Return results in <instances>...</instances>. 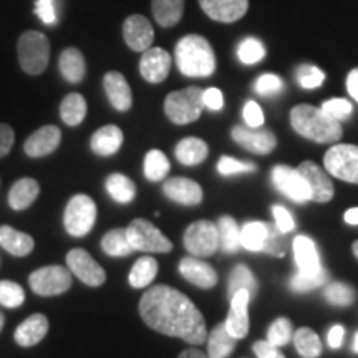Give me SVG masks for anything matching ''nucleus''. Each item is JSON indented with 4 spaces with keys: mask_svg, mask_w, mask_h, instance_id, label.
Segmentation results:
<instances>
[{
    "mask_svg": "<svg viewBox=\"0 0 358 358\" xmlns=\"http://www.w3.org/2000/svg\"><path fill=\"white\" fill-rule=\"evenodd\" d=\"M199 6L209 19L221 24H232L245 15L249 0H199Z\"/></svg>",
    "mask_w": 358,
    "mask_h": 358,
    "instance_id": "17",
    "label": "nucleus"
},
{
    "mask_svg": "<svg viewBox=\"0 0 358 358\" xmlns=\"http://www.w3.org/2000/svg\"><path fill=\"white\" fill-rule=\"evenodd\" d=\"M294 345L297 348L299 355L303 358H319L322 355V342L319 335L308 327H302L294 332Z\"/></svg>",
    "mask_w": 358,
    "mask_h": 358,
    "instance_id": "38",
    "label": "nucleus"
},
{
    "mask_svg": "<svg viewBox=\"0 0 358 358\" xmlns=\"http://www.w3.org/2000/svg\"><path fill=\"white\" fill-rule=\"evenodd\" d=\"M299 85L306 90L319 88L325 82V73L315 65H301L295 71Z\"/></svg>",
    "mask_w": 358,
    "mask_h": 358,
    "instance_id": "46",
    "label": "nucleus"
},
{
    "mask_svg": "<svg viewBox=\"0 0 358 358\" xmlns=\"http://www.w3.org/2000/svg\"><path fill=\"white\" fill-rule=\"evenodd\" d=\"M155 20L159 27H174L185 13V0H153L151 2Z\"/></svg>",
    "mask_w": 358,
    "mask_h": 358,
    "instance_id": "31",
    "label": "nucleus"
},
{
    "mask_svg": "<svg viewBox=\"0 0 358 358\" xmlns=\"http://www.w3.org/2000/svg\"><path fill=\"white\" fill-rule=\"evenodd\" d=\"M250 299H252V295L248 290H239L231 297V310L224 324H226L227 332L236 340L245 338V335L249 332L248 307Z\"/></svg>",
    "mask_w": 358,
    "mask_h": 358,
    "instance_id": "18",
    "label": "nucleus"
},
{
    "mask_svg": "<svg viewBox=\"0 0 358 358\" xmlns=\"http://www.w3.org/2000/svg\"><path fill=\"white\" fill-rule=\"evenodd\" d=\"M320 108L324 110L327 115L332 116L334 120H337V122H340V123L350 118L352 111H353L352 103L345 100V98H332V100H327L322 103Z\"/></svg>",
    "mask_w": 358,
    "mask_h": 358,
    "instance_id": "48",
    "label": "nucleus"
},
{
    "mask_svg": "<svg viewBox=\"0 0 358 358\" xmlns=\"http://www.w3.org/2000/svg\"><path fill=\"white\" fill-rule=\"evenodd\" d=\"M290 124L294 131L307 140L329 145L342 138V124L322 108L312 105H297L290 110Z\"/></svg>",
    "mask_w": 358,
    "mask_h": 358,
    "instance_id": "2",
    "label": "nucleus"
},
{
    "mask_svg": "<svg viewBox=\"0 0 358 358\" xmlns=\"http://www.w3.org/2000/svg\"><path fill=\"white\" fill-rule=\"evenodd\" d=\"M179 272L187 282L199 289H213L217 284V272L211 264L201 261V257H185L179 262Z\"/></svg>",
    "mask_w": 358,
    "mask_h": 358,
    "instance_id": "20",
    "label": "nucleus"
},
{
    "mask_svg": "<svg viewBox=\"0 0 358 358\" xmlns=\"http://www.w3.org/2000/svg\"><path fill=\"white\" fill-rule=\"evenodd\" d=\"M48 332V319L43 313H34L29 319H25L15 329L13 338L17 345L20 347H34L42 342Z\"/></svg>",
    "mask_w": 358,
    "mask_h": 358,
    "instance_id": "24",
    "label": "nucleus"
},
{
    "mask_svg": "<svg viewBox=\"0 0 358 358\" xmlns=\"http://www.w3.org/2000/svg\"><path fill=\"white\" fill-rule=\"evenodd\" d=\"M129 244L141 252L166 254L173 250V243L161 232L153 222L146 219H134L127 227Z\"/></svg>",
    "mask_w": 358,
    "mask_h": 358,
    "instance_id": "6",
    "label": "nucleus"
},
{
    "mask_svg": "<svg viewBox=\"0 0 358 358\" xmlns=\"http://www.w3.org/2000/svg\"><path fill=\"white\" fill-rule=\"evenodd\" d=\"M204 90L187 87L171 92L164 100V113L174 124H189L199 120L204 110Z\"/></svg>",
    "mask_w": 358,
    "mask_h": 358,
    "instance_id": "4",
    "label": "nucleus"
},
{
    "mask_svg": "<svg viewBox=\"0 0 358 358\" xmlns=\"http://www.w3.org/2000/svg\"><path fill=\"white\" fill-rule=\"evenodd\" d=\"M105 187L111 196V199L120 204L131 203L134 196H136V186H134V182L122 173L110 174L105 181Z\"/></svg>",
    "mask_w": 358,
    "mask_h": 358,
    "instance_id": "32",
    "label": "nucleus"
},
{
    "mask_svg": "<svg viewBox=\"0 0 358 358\" xmlns=\"http://www.w3.org/2000/svg\"><path fill=\"white\" fill-rule=\"evenodd\" d=\"M299 171L306 179L308 191H310V201L315 203H329L334 198L335 187L332 179L329 178L324 169L319 164H315L313 161H303L299 164Z\"/></svg>",
    "mask_w": 358,
    "mask_h": 358,
    "instance_id": "14",
    "label": "nucleus"
},
{
    "mask_svg": "<svg viewBox=\"0 0 358 358\" xmlns=\"http://www.w3.org/2000/svg\"><path fill=\"white\" fill-rule=\"evenodd\" d=\"M17 53L22 70L29 75H40L47 70L50 60V42L47 35L37 30H27L20 35Z\"/></svg>",
    "mask_w": 358,
    "mask_h": 358,
    "instance_id": "5",
    "label": "nucleus"
},
{
    "mask_svg": "<svg viewBox=\"0 0 358 358\" xmlns=\"http://www.w3.org/2000/svg\"><path fill=\"white\" fill-rule=\"evenodd\" d=\"M289 243L290 241L287 239V236H285V232L279 231L277 226L268 224V234L266 243H264L262 252L271 254V256L274 257H284L289 249Z\"/></svg>",
    "mask_w": 358,
    "mask_h": 358,
    "instance_id": "43",
    "label": "nucleus"
},
{
    "mask_svg": "<svg viewBox=\"0 0 358 358\" xmlns=\"http://www.w3.org/2000/svg\"><path fill=\"white\" fill-rule=\"evenodd\" d=\"M229 295L232 297L236 292L239 290H248L250 295H254L257 292V282L256 277H254L252 272L248 266L244 264H237V266L232 268L231 275H229Z\"/></svg>",
    "mask_w": 358,
    "mask_h": 358,
    "instance_id": "40",
    "label": "nucleus"
},
{
    "mask_svg": "<svg viewBox=\"0 0 358 358\" xmlns=\"http://www.w3.org/2000/svg\"><path fill=\"white\" fill-rule=\"evenodd\" d=\"M243 116H244L245 124L250 128H261L264 124V113H262L261 106H259L256 101L250 100L245 103L244 110H243Z\"/></svg>",
    "mask_w": 358,
    "mask_h": 358,
    "instance_id": "52",
    "label": "nucleus"
},
{
    "mask_svg": "<svg viewBox=\"0 0 358 358\" xmlns=\"http://www.w3.org/2000/svg\"><path fill=\"white\" fill-rule=\"evenodd\" d=\"M343 221L347 224H352V226H358V208H352L343 214Z\"/></svg>",
    "mask_w": 358,
    "mask_h": 358,
    "instance_id": "59",
    "label": "nucleus"
},
{
    "mask_svg": "<svg viewBox=\"0 0 358 358\" xmlns=\"http://www.w3.org/2000/svg\"><path fill=\"white\" fill-rule=\"evenodd\" d=\"M268 234V222H245L241 229V245L252 252H261Z\"/></svg>",
    "mask_w": 358,
    "mask_h": 358,
    "instance_id": "37",
    "label": "nucleus"
},
{
    "mask_svg": "<svg viewBox=\"0 0 358 358\" xmlns=\"http://www.w3.org/2000/svg\"><path fill=\"white\" fill-rule=\"evenodd\" d=\"M325 299L327 302L332 303L335 307H348L355 302L357 292L350 284L345 282H332L325 287Z\"/></svg>",
    "mask_w": 358,
    "mask_h": 358,
    "instance_id": "41",
    "label": "nucleus"
},
{
    "mask_svg": "<svg viewBox=\"0 0 358 358\" xmlns=\"http://www.w3.org/2000/svg\"><path fill=\"white\" fill-rule=\"evenodd\" d=\"M173 58L164 48L150 47L143 52L140 60V73L148 83H161L168 78Z\"/></svg>",
    "mask_w": 358,
    "mask_h": 358,
    "instance_id": "15",
    "label": "nucleus"
},
{
    "mask_svg": "<svg viewBox=\"0 0 358 358\" xmlns=\"http://www.w3.org/2000/svg\"><path fill=\"white\" fill-rule=\"evenodd\" d=\"M29 284L30 289L42 297L60 295L71 287V272L62 266H47L32 272Z\"/></svg>",
    "mask_w": 358,
    "mask_h": 358,
    "instance_id": "10",
    "label": "nucleus"
},
{
    "mask_svg": "<svg viewBox=\"0 0 358 358\" xmlns=\"http://www.w3.org/2000/svg\"><path fill=\"white\" fill-rule=\"evenodd\" d=\"M294 329L289 319L280 317V319L274 320V324L268 327L267 330V340L275 347H284L292 340Z\"/></svg>",
    "mask_w": 358,
    "mask_h": 358,
    "instance_id": "45",
    "label": "nucleus"
},
{
    "mask_svg": "<svg viewBox=\"0 0 358 358\" xmlns=\"http://www.w3.org/2000/svg\"><path fill=\"white\" fill-rule=\"evenodd\" d=\"M209 148L208 143L201 138H185L181 140L174 148V156L181 164L185 166H196V164H201L203 161L208 158Z\"/></svg>",
    "mask_w": 358,
    "mask_h": 358,
    "instance_id": "28",
    "label": "nucleus"
},
{
    "mask_svg": "<svg viewBox=\"0 0 358 358\" xmlns=\"http://www.w3.org/2000/svg\"><path fill=\"white\" fill-rule=\"evenodd\" d=\"M325 171L345 182L358 185V146L335 145L324 156Z\"/></svg>",
    "mask_w": 358,
    "mask_h": 358,
    "instance_id": "8",
    "label": "nucleus"
},
{
    "mask_svg": "<svg viewBox=\"0 0 358 358\" xmlns=\"http://www.w3.org/2000/svg\"><path fill=\"white\" fill-rule=\"evenodd\" d=\"M96 221V204L87 194H77L69 201L64 214L65 229L70 236L83 237L93 229Z\"/></svg>",
    "mask_w": 358,
    "mask_h": 358,
    "instance_id": "7",
    "label": "nucleus"
},
{
    "mask_svg": "<svg viewBox=\"0 0 358 358\" xmlns=\"http://www.w3.org/2000/svg\"><path fill=\"white\" fill-rule=\"evenodd\" d=\"M174 60L179 71L189 78L211 77L216 71V55L211 43L196 34L179 40L174 48Z\"/></svg>",
    "mask_w": 358,
    "mask_h": 358,
    "instance_id": "3",
    "label": "nucleus"
},
{
    "mask_svg": "<svg viewBox=\"0 0 358 358\" xmlns=\"http://www.w3.org/2000/svg\"><path fill=\"white\" fill-rule=\"evenodd\" d=\"M352 250H353V254H355V257L358 259V241H355V243L352 244Z\"/></svg>",
    "mask_w": 358,
    "mask_h": 358,
    "instance_id": "62",
    "label": "nucleus"
},
{
    "mask_svg": "<svg viewBox=\"0 0 358 358\" xmlns=\"http://www.w3.org/2000/svg\"><path fill=\"white\" fill-rule=\"evenodd\" d=\"M3 322H6V317H3V313L0 312V332H2V329H3Z\"/></svg>",
    "mask_w": 358,
    "mask_h": 358,
    "instance_id": "63",
    "label": "nucleus"
},
{
    "mask_svg": "<svg viewBox=\"0 0 358 358\" xmlns=\"http://www.w3.org/2000/svg\"><path fill=\"white\" fill-rule=\"evenodd\" d=\"M232 140L244 150L256 155H268L277 146V138L271 129L250 128L248 124H237L231 131Z\"/></svg>",
    "mask_w": 358,
    "mask_h": 358,
    "instance_id": "13",
    "label": "nucleus"
},
{
    "mask_svg": "<svg viewBox=\"0 0 358 358\" xmlns=\"http://www.w3.org/2000/svg\"><path fill=\"white\" fill-rule=\"evenodd\" d=\"M327 279H329V274H327L325 268H322L319 274L315 275H306L297 272V274L290 279V289L295 290V292H308V290L322 287L327 282Z\"/></svg>",
    "mask_w": 358,
    "mask_h": 358,
    "instance_id": "47",
    "label": "nucleus"
},
{
    "mask_svg": "<svg viewBox=\"0 0 358 358\" xmlns=\"http://www.w3.org/2000/svg\"><path fill=\"white\" fill-rule=\"evenodd\" d=\"M40 194V185L32 178H22L8 191V204L13 211H25Z\"/></svg>",
    "mask_w": 358,
    "mask_h": 358,
    "instance_id": "27",
    "label": "nucleus"
},
{
    "mask_svg": "<svg viewBox=\"0 0 358 358\" xmlns=\"http://www.w3.org/2000/svg\"><path fill=\"white\" fill-rule=\"evenodd\" d=\"M256 169L257 168L254 163L231 158V156H222V158L217 161V171L219 174H222V176H232V174L239 173H254Z\"/></svg>",
    "mask_w": 358,
    "mask_h": 358,
    "instance_id": "49",
    "label": "nucleus"
},
{
    "mask_svg": "<svg viewBox=\"0 0 358 358\" xmlns=\"http://www.w3.org/2000/svg\"><path fill=\"white\" fill-rule=\"evenodd\" d=\"M123 145V131L115 124H106L93 133L90 148L98 156H113Z\"/></svg>",
    "mask_w": 358,
    "mask_h": 358,
    "instance_id": "25",
    "label": "nucleus"
},
{
    "mask_svg": "<svg viewBox=\"0 0 358 358\" xmlns=\"http://www.w3.org/2000/svg\"><path fill=\"white\" fill-rule=\"evenodd\" d=\"M158 262H156L155 257L145 256L138 259L131 267V272H129V285L134 289H145L151 282L155 280V277L158 275Z\"/></svg>",
    "mask_w": 358,
    "mask_h": 358,
    "instance_id": "33",
    "label": "nucleus"
},
{
    "mask_svg": "<svg viewBox=\"0 0 358 358\" xmlns=\"http://www.w3.org/2000/svg\"><path fill=\"white\" fill-rule=\"evenodd\" d=\"M62 131L55 124H47L34 131L24 143V151L30 158H43L60 146Z\"/></svg>",
    "mask_w": 358,
    "mask_h": 358,
    "instance_id": "19",
    "label": "nucleus"
},
{
    "mask_svg": "<svg viewBox=\"0 0 358 358\" xmlns=\"http://www.w3.org/2000/svg\"><path fill=\"white\" fill-rule=\"evenodd\" d=\"M295 264L299 272L306 275H315L322 271L320 254L317 245L308 236H297L292 243Z\"/></svg>",
    "mask_w": 358,
    "mask_h": 358,
    "instance_id": "22",
    "label": "nucleus"
},
{
    "mask_svg": "<svg viewBox=\"0 0 358 358\" xmlns=\"http://www.w3.org/2000/svg\"><path fill=\"white\" fill-rule=\"evenodd\" d=\"M13 141H15V133L6 123H0V158L10 153Z\"/></svg>",
    "mask_w": 358,
    "mask_h": 358,
    "instance_id": "56",
    "label": "nucleus"
},
{
    "mask_svg": "<svg viewBox=\"0 0 358 358\" xmlns=\"http://www.w3.org/2000/svg\"><path fill=\"white\" fill-rule=\"evenodd\" d=\"M58 69H60L62 77L69 83H82L85 75H87V62H85L83 53L78 48L70 47L62 52Z\"/></svg>",
    "mask_w": 358,
    "mask_h": 358,
    "instance_id": "26",
    "label": "nucleus"
},
{
    "mask_svg": "<svg viewBox=\"0 0 358 358\" xmlns=\"http://www.w3.org/2000/svg\"><path fill=\"white\" fill-rule=\"evenodd\" d=\"M185 248L194 257H209L219 249V229L211 221H196L182 237Z\"/></svg>",
    "mask_w": 358,
    "mask_h": 358,
    "instance_id": "9",
    "label": "nucleus"
},
{
    "mask_svg": "<svg viewBox=\"0 0 358 358\" xmlns=\"http://www.w3.org/2000/svg\"><path fill=\"white\" fill-rule=\"evenodd\" d=\"M60 116L69 127H78L87 116V100L80 93H70L62 100Z\"/></svg>",
    "mask_w": 358,
    "mask_h": 358,
    "instance_id": "34",
    "label": "nucleus"
},
{
    "mask_svg": "<svg viewBox=\"0 0 358 358\" xmlns=\"http://www.w3.org/2000/svg\"><path fill=\"white\" fill-rule=\"evenodd\" d=\"M169 169H171V164H169V159L163 151H148L145 156V164H143V171H145V176L150 179V181H163V179L168 176Z\"/></svg>",
    "mask_w": 358,
    "mask_h": 358,
    "instance_id": "39",
    "label": "nucleus"
},
{
    "mask_svg": "<svg viewBox=\"0 0 358 358\" xmlns=\"http://www.w3.org/2000/svg\"><path fill=\"white\" fill-rule=\"evenodd\" d=\"M25 302V292L17 282L0 280V306L17 308Z\"/></svg>",
    "mask_w": 358,
    "mask_h": 358,
    "instance_id": "44",
    "label": "nucleus"
},
{
    "mask_svg": "<svg viewBox=\"0 0 358 358\" xmlns=\"http://www.w3.org/2000/svg\"><path fill=\"white\" fill-rule=\"evenodd\" d=\"M35 13L45 25L58 24V0H37Z\"/></svg>",
    "mask_w": 358,
    "mask_h": 358,
    "instance_id": "51",
    "label": "nucleus"
},
{
    "mask_svg": "<svg viewBox=\"0 0 358 358\" xmlns=\"http://www.w3.org/2000/svg\"><path fill=\"white\" fill-rule=\"evenodd\" d=\"M178 358H208V355L198 350V348H187V350L182 352Z\"/></svg>",
    "mask_w": 358,
    "mask_h": 358,
    "instance_id": "60",
    "label": "nucleus"
},
{
    "mask_svg": "<svg viewBox=\"0 0 358 358\" xmlns=\"http://www.w3.org/2000/svg\"><path fill=\"white\" fill-rule=\"evenodd\" d=\"M66 266L70 272L77 275L83 284L90 287H100L105 284L106 272L85 249H71L66 254Z\"/></svg>",
    "mask_w": 358,
    "mask_h": 358,
    "instance_id": "12",
    "label": "nucleus"
},
{
    "mask_svg": "<svg viewBox=\"0 0 358 358\" xmlns=\"http://www.w3.org/2000/svg\"><path fill=\"white\" fill-rule=\"evenodd\" d=\"M352 348H353V352L358 353V332L355 334V338H353V345H352Z\"/></svg>",
    "mask_w": 358,
    "mask_h": 358,
    "instance_id": "61",
    "label": "nucleus"
},
{
    "mask_svg": "<svg viewBox=\"0 0 358 358\" xmlns=\"http://www.w3.org/2000/svg\"><path fill=\"white\" fill-rule=\"evenodd\" d=\"M140 315L150 329L185 340L189 345H203L208 340L203 313L185 294L169 285L146 290L140 301Z\"/></svg>",
    "mask_w": 358,
    "mask_h": 358,
    "instance_id": "1",
    "label": "nucleus"
},
{
    "mask_svg": "<svg viewBox=\"0 0 358 358\" xmlns=\"http://www.w3.org/2000/svg\"><path fill=\"white\" fill-rule=\"evenodd\" d=\"M237 340L227 332L226 324L214 327L213 332L208 335V358H227L234 352Z\"/></svg>",
    "mask_w": 358,
    "mask_h": 358,
    "instance_id": "30",
    "label": "nucleus"
},
{
    "mask_svg": "<svg viewBox=\"0 0 358 358\" xmlns=\"http://www.w3.org/2000/svg\"><path fill=\"white\" fill-rule=\"evenodd\" d=\"M0 245L15 257H25L32 252L35 243L32 236L13 229L10 226H0Z\"/></svg>",
    "mask_w": 358,
    "mask_h": 358,
    "instance_id": "29",
    "label": "nucleus"
},
{
    "mask_svg": "<svg viewBox=\"0 0 358 358\" xmlns=\"http://www.w3.org/2000/svg\"><path fill=\"white\" fill-rule=\"evenodd\" d=\"M204 108H209L213 111H219L224 106V96L219 88H208L203 93Z\"/></svg>",
    "mask_w": 358,
    "mask_h": 358,
    "instance_id": "54",
    "label": "nucleus"
},
{
    "mask_svg": "<svg viewBox=\"0 0 358 358\" xmlns=\"http://www.w3.org/2000/svg\"><path fill=\"white\" fill-rule=\"evenodd\" d=\"M219 248L224 252L234 254L241 248V229L231 216H221L217 221Z\"/></svg>",
    "mask_w": 358,
    "mask_h": 358,
    "instance_id": "36",
    "label": "nucleus"
},
{
    "mask_svg": "<svg viewBox=\"0 0 358 358\" xmlns=\"http://www.w3.org/2000/svg\"><path fill=\"white\" fill-rule=\"evenodd\" d=\"M271 176L274 186L282 192V194L287 196L289 199H292L299 204L310 201V191H308L306 179H303L297 168L285 166V164H277V166L272 169Z\"/></svg>",
    "mask_w": 358,
    "mask_h": 358,
    "instance_id": "11",
    "label": "nucleus"
},
{
    "mask_svg": "<svg viewBox=\"0 0 358 358\" xmlns=\"http://www.w3.org/2000/svg\"><path fill=\"white\" fill-rule=\"evenodd\" d=\"M347 90L350 96L358 103V69H353L347 77Z\"/></svg>",
    "mask_w": 358,
    "mask_h": 358,
    "instance_id": "58",
    "label": "nucleus"
},
{
    "mask_svg": "<svg viewBox=\"0 0 358 358\" xmlns=\"http://www.w3.org/2000/svg\"><path fill=\"white\" fill-rule=\"evenodd\" d=\"M101 249L110 257H127L134 250L133 245L129 244L124 227H116V229L106 232L101 239Z\"/></svg>",
    "mask_w": 358,
    "mask_h": 358,
    "instance_id": "35",
    "label": "nucleus"
},
{
    "mask_svg": "<svg viewBox=\"0 0 358 358\" xmlns=\"http://www.w3.org/2000/svg\"><path fill=\"white\" fill-rule=\"evenodd\" d=\"M163 192L174 203L182 206H198L203 201V187L189 178H171L164 181Z\"/></svg>",
    "mask_w": 358,
    "mask_h": 358,
    "instance_id": "21",
    "label": "nucleus"
},
{
    "mask_svg": "<svg viewBox=\"0 0 358 358\" xmlns=\"http://www.w3.org/2000/svg\"><path fill=\"white\" fill-rule=\"evenodd\" d=\"M123 38L133 52L143 53L153 45V25L146 17L140 15V13H133L123 24Z\"/></svg>",
    "mask_w": 358,
    "mask_h": 358,
    "instance_id": "16",
    "label": "nucleus"
},
{
    "mask_svg": "<svg viewBox=\"0 0 358 358\" xmlns=\"http://www.w3.org/2000/svg\"><path fill=\"white\" fill-rule=\"evenodd\" d=\"M254 353L259 358H285L284 353L279 350V347L272 345L268 340H259L254 343Z\"/></svg>",
    "mask_w": 358,
    "mask_h": 358,
    "instance_id": "55",
    "label": "nucleus"
},
{
    "mask_svg": "<svg viewBox=\"0 0 358 358\" xmlns=\"http://www.w3.org/2000/svg\"><path fill=\"white\" fill-rule=\"evenodd\" d=\"M254 90H256L257 95L262 96H272L280 93L284 90V82L280 77H277L274 73H266L261 75L254 83Z\"/></svg>",
    "mask_w": 358,
    "mask_h": 358,
    "instance_id": "50",
    "label": "nucleus"
},
{
    "mask_svg": "<svg viewBox=\"0 0 358 358\" xmlns=\"http://www.w3.org/2000/svg\"><path fill=\"white\" fill-rule=\"evenodd\" d=\"M272 214H274L275 226L279 227V231L287 234V232L295 229V221H294L292 214H290L287 209L284 208V206H279V204L272 206Z\"/></svg>",
    "mask_w": 358,
    "mask_h": 358,
    "instance_id": "53",
    "label": "nucleus"
},
{
    "mask_svg": "<svg viewBox=\"0 0 358 358\" xmlns=\"http://www.w3.org/2000/svg\"><path fill=\"white\" fill-rule=\"evenodd\" d=\"M103 87H105V93L108 96L115 110L118 111H128L133 106V93L131 88L120 71L111 70L103 78Z\"/></svg>",
    "mask_w": 358,
    "mask_h": 358,
    "instance_id": "23",
    "label": "nucleus"
},
{
    "mask_svg": "<svg viewBox=\"0 0 358 358\" xmlns=\"http://www.w3.org/2000/svg\"><path fill=\"white\" fill-rule=\"evenodd\" d=\"M343 338H345V329L342 325H334L327 335V342H329L330 348H335V350L342 347Z\"/></svg>",
    "mask_w": 358,
    "mask_h": 358,
    "instance_id": "57",
    "label": "nucleus"
},
{
    "mask_svg": "<svg viewBox=\"0 0 358 358\" xmlns=\"http://www.w3.org/2000/svg\"><path fill=\"white\" fill-rule=\"evenodd\" d=\"M237 57L243 62L244 65H254L259 64L264 57H266V47H264L261 40L248 37L237 47Z\"/></svg>",
    "mask_w": 358,
    "mask_h": 358,
    "instance_id": "42",
    "label": "nucleus"
}]
</instances>
